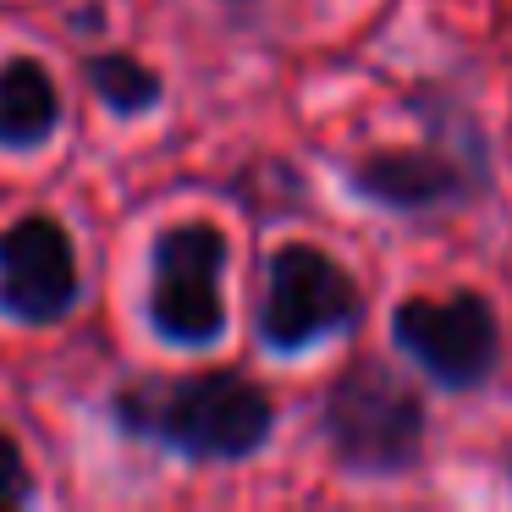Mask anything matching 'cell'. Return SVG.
Masks as SVG:
<instances>
[{"label":"cell","instance_id":"obj_6","mask_svg":"<svg viewBox=\"0 0 512 512\" xmlns=\"http://www.w3.org/2000/svg\"><path fill=\"white\" fill-rule=\"evenodd\" d=\"M391 342L441 391H479L501 364V325L479 292L397 303L391 309Z\"/></svg>","mask_w":512,"mask_h":512},{"label":"cell","instance_id":"obj_8","mask_svg":"<svg viewBox=\"0 0 512 512\" xmlns=\"http://www.w3.org/2000/svg\"><path fill=\"white\" fill-rule=\"evenodd\" d=\"M56 127H61L56 78L45 72V61L12 56L6 67H0V149L28 155V149L50 144Z\"/></svg>","mask_w":512,"mask_h":512},{"label":"cell","instance_id":"obj_4","mask_svg":"<svg viewBox=\"0 0 512 512\" xmlns=\"http://www.w3.org/2000/svg\"><path fill=\"white\" fill-rule=\"evenodd\" d=\"M358 325H364V292L347 276V265H336L314 243H287L270 254L254 331L276 358H298Z\"/></svg>","mask_w":512,"mask_h":512},{"label":"cell","instance_id":"obj_7","mask_svg":"<svg viewBox=\"0 0 512 512\" xmlns=\"http://www.w3.org/2000/svg\"><path fill=\"white\" fill-rule=\"evenodd\" d=\"M83 276L61 221L28 215L0 232V314L17 325H56L78 309Z\"/></svg>","mask_w":512,"mask_h":512},{"label":"cell","instance_id":"obj_10","mask_svg":"<svg viewBox=\"0 0 512 512\" xmlns=\"http://www.w3.org/2000/svg\"><path fill=\"white\" fill-rule=\"evenodd\" d=\"M28 496H34V479H28L23 446L0 430V507H23Z\"/></svg>","mask_w":512,"mask_h":512},{"label":"cell","instance_id":"obj_1","mask_svg":"<svg viewBox=\"0 0 512 512\" xmlns=\"http://www.w3.org/2000/svg\"><path fill=\"white\" fill-rule=\"evenodd\" d=\"M116 424L188 463H243L265 452L276 430V402L237 369L149 375L111 402Z\"/></svg>","mask_w":512,"mask_h":512},{"label":"cell","instance_id":"obj_5","mask_svg":"<svg viewBox=\"0 0 512 512\" xmlns=\"http://www.w3.org/2000/svg\"><path fill=\"white\" fill-rule=\"evenodd\" d=\"M226 232L210 221L166 226L149 248V325L171 347H215L226 336Z\"/></svg>","mask_w":512,"mask_h":512},{"label":"cell","instance_id":"obj_9","mask_svg":"<svg viewBox=\"0 0 512 512\" xmlns=\"http://www.w3.org/2000/svg\"><path fill=\"white\" fill-rule=\"evenodd\" d=\"M89 89L100 94L105 111L116 116H144L160 105V72H149L138 56H89Z\"/></svg>","mask_w":512,"mask_h":512},{"label":"cell","instance_id":"obj_3","mask_svg":"<svg viewBox=\"0 0 512 512\" xmlns=\"http://www.w3.org/2000/svg\"><path fill=\"white\" fill-rule=\"evenodd\" d=\"M490 149L468 116H430V144L369 149L347 166V193L386 215H441L490 193Z\"/></svg>","mask_w":512,"mask_h":512},{"label":"cell","instance_id":"obj_2","mask_svg":"<svg viewBox=\"0 0 512 512\" xmlns=\"http://www.w3.org/2000/svg\"><path fill=\"white\" fill-rule=\"evenodd\" d=\"M320 435L336 468L358 479H402L419 468L430 413L424 397L380 358H358L325 386L320 397Z\"/></svg>","mask_w":512,"mask_h":512}]
</instances>
